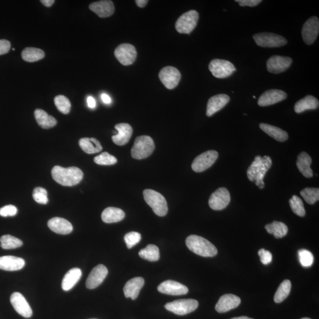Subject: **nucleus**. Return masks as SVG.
Listing matches in <instances>:
<instances>
[{
	"label": "nucleus",
	"mask_w": 319,
	"mask_h": 319,
	"mask_svg": "<svg viewBox=\"0 0 319 319\" xmlns=\"http://www.w3.org/2000/svg\"><path fill=\"white\" fill-rule=\"evenodd\" d=\"M271 165L272 161L270 157L265 155L262 157L260 155H257L248 169V180L251 182L255 181L256 185L259 187V189H263L265 186L264 178Z\"/></svg>",
	"instance_id": "1"
},
{
	"label": "nucleus",
	"mask_w": 319,
	"mask_h": 319,
	"mask_svg": "<svg viewBox=\"0 0 319 319\" xmlns=\"http://www.w3.org/2000/svg\"><path fill=\"white\" fill-rule=\"evenodd\" d=\"M52 176L57 184L64 186H73L79 184L83 180L84 173L76 167L64 168L56 166L52 170Z\"/></svg>",
	"instance_id": "2"
},
{
	"label": "nucleus",
	"mask_w": 319,
	"mask_h": 319,
	"mask_svg": "<svg viewBox=\"0 0 319 319\" xmlns=\"http://www.w3.org/2000/svg\"><path fill=\"white\" fill-rule=\"evenodd\" d=\"M186 246L196 254L204 257H212L217 254L216 248L203 237L191 235L186 240Z\"/></svg>",
	"instance_id": "3"
},
{
	"label": "nucleus",
	"mask_w": 319,
	"mask_h": 319,
	"mask_svg": "<svg viewBox=\"0 0 319 319\" xmlns=\"http://www.w3.org/2000/svg\"><path fill=\"white\" fill-rule=\"evenodd\" d=\"M144 199L152 208L153 212L159 216H164L168 212V206L165 197L162 194L151 189L143 191Z\"/></svg>",
	"instance_id": "4"
},
{
	"label": "nucleus",
	"mask_w": 319,
	"mask_h": 319,
	"mask_svg": "<svg viewBox=\"0 0 319 319\" xmlns=\"http://www.w3.org/2000/svg\"><path fill=\"white\" fill-rule=\"evenodd\" d=\"M155 149L153 139L148 135L136 138L131 149V155L135 159L146 158L153 153Z\"/></svg>",
	"instance_id": "5"
},
{
	"label": "nucleus",
	"mask_w": 319,
	"mask_h": 319,
	"mask_svg": "<svg viewBox=\"0 0 319 319\" xmlns=\"http://www.w3.org/2000/svg\"><path fill=\"white\" fill-rule=\"evenodd\" d=\"M198 306L199 303L196 300L181 299L167 303L165 308L174 314L184 316L194 312Z\"/></svg>",
	"instance_id": "6"
},
{
	"label": "nucleus",
	"mask_w": 319,
	"mask_h": 319,
	"mask_svg": "<svg viewBox=\"0 0 319 319\" xmlns=\"http://www.w3.org/2000/svg\"><path fill=\"white\" fill-rule=\"evenodd\" d=\"M199 13L195 10H190L182 14L175 24L177 32L182 34H190L195 28Z\"/></svg>",
	"instance_id": "7"
},
{
	"label": "nucleus",
	"mask_w": 319,
	"mask_h": 319,
	"mask_svg": "<svg viewBox=\"0 0 319 319\" xmlns=\"http://www.w3.org/2000/svg\"><path fill=\"white\" fill-rule=\"evenodd\" d=\"M209 69L212 75L219 79L227 78L236 71L231 62L223 59H213L210 62Z\"/></svg>",
	"instance_id": "8"
},
{
	"label": "nucleus",
	"mask_w": 319,
	"mask_h": 319,
	"mask_svg": "<svg viewBox=\"0 0 319 319\" xmlns=\"http://www.w3.org/2000/svg\"><path fill=\"white\" fill-rule=\"evenodd\" d=\"M253 38L256 45L263 48H278L287 44V41L285 37L271 33L256 34Z\"/></svg>",
	"instance_id": "9"
},
{
	"label": "nucleus",
	"mask_w": 319,
	"mask_h": 319,
	"mask_svg": "<svg viewBox=\"0 0 319 319\" xmlns=\"http://www.w3.org/2000/svg\"><path fill=\"white\" fill-rule=\"evenodd\" d=\"M217 157H218V153L216 151H206L194 158L192 164V169L194 172L197 173L204 172L215 163Z\"/></svg>",
	"instance_id": "10"
},
{
	"label": "nucleus",
	"mask_w": 319,
	"mask_h": 319,
	"mask_svg": "<svg viewBox=\"0 0 319 319\" xmlns=\"http://www.w3.org/2000/svg\"><path fill=\"white\" fill-rule=\"evenodd\" d=\"M137 54L135 47L128 44L119 45L114 52L116 59L124 66L133 64L137 57Z\"/></svg>",
	"instance_id": "11"
},
{
	"label": "nucleus",
	"mask_w": 319,
	"mask_h": 319,
	"mask_svg": "<svg viewBox=\"0 0 319 319\" xmlns=\"http://www.w3.org/2000/svg\"><path fill=\"white\" fill-rule=\"evenodd\" d=\"M160 80L166 88L173 89L176 88L181 79V73L178 70L173 67L163 68L158 74Z\"/></svg>",
	"instance_id": "12"
},
{
	"label": "nucleus",
	"mask_w": 319,
	"mask_h": 319,
	"mask_svg": "<svg viewBox=\"0 0 319 319\" xmlns=\"http://www.w3.org/2000/svg\"><path fill=\"white\" fill-rule=\"evenodd\" d=\"M231 201V195L228 190L220 188L214 192L209 200L210 208L215 211H221L227 207Z\"/></svg>",
	"instance_id": "13"
},
{
	"label": "nucleus",
	"mask_w": 319,
	"mask_h": 319,
	"mask_svg": "<svg viewBox=\"0 0 319 319\" xmlns=\"http://www.w3.org/2000/svg\"><path fill=\"white\" fill-rule=\"evenodd\" d=\"M319 32V21L317 17H310L303 26L302 34L303 41L307 45L313 44Z\"/></svg>",
	"instance_id": "14"
},
{
	"label": "nucleus",
	"mask_w": 319,
	"mask_h": 319,
	"mask_svg": "<svg viewBox=\"0 0 319 319\" xmlns=\"http://www.w3.org/2000/svg\"><path fill=\"white\" fill-rule=\"evenodd\" d=\"M293 60L289 57L275 55L272 56L267 62L268 71L274 74H278L289 69Z\"/></svg>",
	"instance_id": "15"
},
{
	"label": "nucleus",
	"mask_w": 319,
	"mask_h": 319,
	"mask_svg": "<svg viewBox=\"0 0 319 319\" xmlns=\"http://www.w3.org/2000/svg\"><path fill=\"white\" fill-rule=\"evenodd\" d=\"M10 302L15 310L21 316L26 318L32 317V309L21 293L14 292L11 294Z\"/></svg>",
	"instance_id": "16"
},
{
	"label": "nucleus",
	"mask_w": 319,
	"mask_h": 319,
	"mask_svg": "<svg viewBox=\"0 0 319 319\" xmlns=\"http://www.w3.org/2000/svg\"><path fill=\"white\" fill-rule=\"evenodd\" d=\"M287 93L279 89H270L260 96L258 104L260 107H267L281 102L286 99Z\"/></svg>",
	"instance_id": "17"
},
{
	"label": "nucleus",
	"mask_w": 319,
	"mask_h": 319,
	"mask_svg": "<svg viewBox=\"0 0 319 319\" xmlns=\"http://www.w3.org/2000/svg\"><path fill=\"white\" fill-rule=\"evenodd\" d=\"M107 268L99 264L96 266L89 274L86 282V286L89 289H94L104 282L108 275Z\"/></svg>",
	"instance_id": "18"
},
{
	"label": "nucleus",
	"mask_w": 319,
	"mask_h": 319,
	"mask_svg": "<svg viewBox=\"0 0 319 319\" xmlns=\"http://www.w3.org/2000/svg\"><path fill=\"white\" fill-rule=\"evenodd\" d=\"M157 289L159 292L172 295H185L189 291L188 287L174 280H167L162 283Z\"/></svg>",
	"instance_id": "19"
},
{
	"label": "nucleus",
	"mask_w": 319,
	"mask_h": 319,
	"mask_svg": "<svg viewBox=\"0 0 319 319\" xmlns=\"http://www.w3.org/2000/svg\"><path fill=\"white\" fill-rule=\"evenodd\" d=\"M241 303L239 297L232 294H227L221 296L215 306V309L220 313H226L236 308Z\"/></svg>",
	"instance_id": "20"
},
{
	"label": "nucleus",
	"mask_w": 319,
	"mask_h": 319,
	"mask_svg": "<svg viewBox=\"0 0 319 319\" xmlns=\"http://www.w3.org/2000/svg\"><path fill=\"white\" fill-rule=\"evenodd\" d=\"M115 128L118 131V134L112 136V141L118 146L126 145L129 142L133 134V128L130 124L120 123L116 124Z\"/></svg>",
	"instance_id": "21"
},
{
	"label": "nucleus",
	"mask_w": 319,
	"mask_h": 319,
	"mask_svg": "<svg viewBox=\"0 0 319 319\" xmlns=\"http://www.w3.org/2000/svg\"><path fill=\"white\" fill-rule=\"evenodd\" d=\"M89 8L101 18L110 17L114 14L115 11L114 3L110 0L92 3Z\"/></svg>",
	"instance_id": "22"
},
{
	"label": "nucleus",
	"mask_w": 319,
	"mask_h": 319,
	"mask_svg": "<svg viewBox=\"0 0 319 319\" xmlns=\"http://www.w3.org/2000/svg\"><path fill=\"white\" fill-rule=\"evenodd\" d=\"M230 98L226 94H218L212 96L208 101L206 115L211 116L218 112L229 102Z\"/></svg>",
	"instance_id": "23"
},
{
	"label": "nucleus",
	"mask_w": 319,
	"mask_h": 319,
	"mask_svg": "<svg viewBox=\"0 0 319 319\" xmlns=\"http://www.w3.org/2000/svg\"><path fill=\"white\" fill-rule=\"evenodd\" d=\"M48 227L51 230L61 235H67L73 231V226L70 222L62 217H54L50 220L48 223Z\"/></svg>",
	"instance_id": "24"
},
{
	"label": "nucleus",
	"mask_w": 319,
	"mask_h": 319,
	"mask_svg": "<svg viewBox=\"0 0 319 319\" xmlns=\"http://www.w3.org/2000/svg\"><path fill=\"white\" fill-rule=\"evenodd\" d=\"M25 261L14 256H3L0 257V269L14 271L22 269L25 266Z\"/></svg>",
	"instance_id": "25"
},
{
	"label": "nucleus",
	"mask_w": 319,
	"mask_h": 319,
	"mask_svg": "<svg viewBox=\"0 0 319 319\" xmlns=\"http://www.w3.org/2000/svg\"><path fill=\"white\" fill-rule=\"evenodd\" d=\"M145 285V280L142 277H135L128 281L124 287L126 297L135 300L138 296L139 291Z\"/></svg>",
	"instance_id": "26"
},
{
	"label": "nucleus",
	"mask_w": 319,
	"mask_h": 319,
	"mask_svg": "<svg viewBox=\"0 0 319 319\" xmlns=\"http://www.w3.org/2000/svg\"><path fill=\"white\" fill-rule=\"evenodd\" d=\"M82 271L78 268H73L65 274L62 283V288L65 291L71 290L79 281L82 277Z\"/></svg>",
	"instance_id": "27"
},
{
	"label": "nucleus",
	"mask_w": 319,
	"mask_h": 319,
	"mask_svg": "<svg viewBox=\"0 0 319 319\" xmlns=\"http://www.w3.org/2000/svg\"><path fill=\"white\" fill-rule=\"evenodd\" d=\"M312 163V158L306 152H302L298 155L296 165L300 172L306 178H311L313 176V170L310 167Z\"/></svg>",
	"instance_id": "28"
},
{
	"label": "nucleus",
	"mask_w": 319,
	"mask_h": 319,
	"mask_svg": "<svg viewBox=\"0 0 319 319\" xmlns=\"http://www.w3.org/2000/svg\"><path fill=\"white\" fill-rule=\"evenodd\" d=\"M125 215V213L123 210L117 208L109 207L103 212L101 218L105 223H115L122 221Z\"/></svg>",
	"instance_id": "29"
},
{
	"label": "nucleus",
	"mask_w": 319,
	"mask_h": 319,
	"mask_svg": "<svg viewBox=\"0 0 319 319\" xmlns=\"http://www.w3.org/2000/svg\"><path fill=\"white\" fill-rule=\"evenodd\" d=\"M34 116L38 125L44 129H49L57 124V120L53 116L48 115L46 111L41 109L35 110Z\"/></svg>",
	"instance_id": "30"
},
{
	"label": "nucleus",
	"mask_w": 319,
	"mask_h": 319,
	"mask_svg": "<svg viewBox=\"0 0 319 319\" xmlns=\"http://www.w3.org/2000/svg\"><path fill=\"white\" fill-rule=\"evenodd\" d=\"M318 101L312 95H307L296 103L294 106V111L300 114L306 110H316L318 107Z\"/></svg>",
	"instance_id": "31"
},
{
	"label": "nucleus",
	"mask_w": 319,
	"mask_h": 319,
	"mask_svg": "<svg viewBox=\"0 0 319 319\" xmlns=\"http://www.w3.org/2000/svg\"><path fill=\"white\" fill-rule=\"evenodd\" d=\"M260 128L266 134L278 142H285L289 138V135L286 131L282 130L281 128L270 125V124H260Z\"/></svg>",
	"instance_id": "32"
},
{
	"label": "nucleus",
	"mask_w": 319,
	"mask_h": 319,
	"mask_svg": "<svg viewBox=\"0 0 319 319\" xmlns=\"http://www.w3.org/2000/svg\"><path fill=\"white\" fill-rule=\"evenodd\" d=\"M79 145L82 150L89 154L99 153L103 150L100 142L95 138H81Z\"/></svg>",
	"instance_id": "33"
},
{
	"label": "nucleus",
	"mask_w": 319,
	"mask_h": 319,
	"mask_svg": "<svg viewBox=\"0 0 319 319\" xmlns=\"http://www.w3.org/2000/svg\"><path fill=\"white\" fill-rule=\"evenodd\" d=\"M265 228L268 233L273 234L276 238H283L288 232L287 225L282 222L274 221L273 223L267 225Z\"/></svg>",
	"instance_id": "34"
},
{
	"label": "nucleus",
	"mask_w": 319,
	"mask_h": 319,
	"mask_svg": "<svg viewBox=\"0 0 319 319\" xmlns=\"http://www.w3.org/2000/svg\"><path fill=\"white\" fill-rule=\"evenodd\" d=\"M45 52L42 49L35 48H27L23 50V59L28 62H34L44 58Z\"/></svg>",
	"instance_id": "35"
},
{
	"label": "nucleus",
	"mask_w": 319,
	"mask_h": 319,
	"mask_svg": "<svg viewBox=\"0 0 319 319\" xmlns=\"http://www.w3.org/2000/svg\"><path fill=\"white\" fill-rule=\"evenodd\" d=\"M140 257L149 262H157L160 259L159 249L156 246L153 244L148 246L139 252Z\"/></svg>",
	"instance_id": "36"
},
{
	"label": "nucleus",
	"mask_w": 319,
	"mask_h": 319,
	"mask_svg": "<svg viewBox=\"0 0 319 319\" xmlns=\"http://www.w3.org/2000/svg\"><path fill=\"white\" fill-rule=\"evenodd\" d=\"M291 289V283L289 280H286L281 283L274 295V301L280 303L289 296Z\"/></svg>",
	"instance_id": "37"
},
{
	"label": "nucleus",
	"mask_w": 319,
	"mask_h": 319,
	"mask_svg": "<svg viewBox=\"0 0 319 319\" xmlns=\"http://www.w3.org/2000/svg\"><path fill=\"white\" fill-rule=\"evenodd\" d=\"M1 247L5 250H11L21 247L23 246V242L20 239L15 238L10 235H3L0 238Z\"/></svg>",
	"instance_id": "38"
},
{
	"label": "nucleus",
	"mask_w": 319,
	"mask_h": 319,
	"mask_svg": "<svg viewBox=\"0 0 319 319\" xmlns=\"http://www.w3.org/2000/svg\"><path fill=\"white\" fill-rule=\"evenodd\" d=\"M301 196L307 204L313 205L319 200V189L314 188H306L302 190Z\"/></svg>",
	"instance_id": "39"
},
{
	"label": "nucleus",
	"mask_w": 319,
	"mask_h": 319,
	"mask_svg": "<svg viewBox=\"0 0 319 319\" xmlns=\"http://www.w3.org/2000/svg\"><path fill=\"white\" fill-rule=\"evenodd\" d=\"M57 110L62 114H68L71 110V104L70 101L64 95H58L54 99Z\"/></svg>",
	"instance_id": "40"
},
{
	"label": "nucleus",
	"mask_w": 319,
	"mask_h": 319,
	"mask_svg": "<svg viewBox=\"0 0 319 319\" xmlns=\"http://www.w3.org/2000/svg\"><path fill=\"white\" fill-rule=\"evenodd\" d=\"M289 204L291 210L293 212L296 214L297 215L303 217L306 215V211L303 205V201L297 196L294 195L292 198L290 200Z\"/></svg>",
	"instance_id": "41"
},
{
	"label": "nucleus",
	"mask_w": 319,
	"mask_h": 319,
	"mask_svg": "<svg viewBox=\"0 0 319 319\" xmlns=\"http://www.w3.org/2000/svg\"><path fill=\"white\" fill-rule=\"evenodd\" d=\"M94 162L99 165L110 166L116 164L117 159L107 152H104L94 158Z\"/></svg>",
	"instance_id": "42"
},
{
	"label": "nucleus",
	"mask_w": 319,
	"mask_h": 319,
	"mask_svg": "<svg viewBox=\"0 0 319 319\" xmlns=\"http://www.w3.org/2000/svg\"><path fill=\"white\" fill-rule=\"evenodd\" d=\"M33 197L38 204L46 205L48 203V192L41 187H37L34 189Z\"/></svg>",
	"instance_id": "43"
},
{
	"label": "nucleus",
	"mask_w": 319,
	"mask_h": 319,
	"mask_svg": "<svg viewBox=\"0 0 319 319\" xmlns=\"http://www.w3.org/2000/svg\"><path fill=\"white\" fill-rule=\"evenodd\" d=\"M298 257L302 266L304 267H310L312 266L314 261L312 253L306 250L298 251Z\"/></svg>",
	"instance_id": "44"
},
{
	"label": "nucleus",
	"mask_w": 319,
	"mask_h": 319,
	"mask_svg": "<svg viewBox=\"0 0 319 319\" xmlns=\"http://www.w3.org/2000/svg\"><path fill=\"white\" fill-rule=\"evenodd\" d=\"M142 240V235L137 232H131L127 233L124 236V241L128 249L133 248Z\"/></svg>",
	"instance_id": "45"
},
{
	"label": "nucleus",
	"mask_w": 319,
	"mask_h": 319,
	"mask_svg": "<svg viewBox=\"0 0 319 319\" xmlns=\"http://www.w3.org/2000/svg\"><path fill=\"white\" fill-rule=\"evenodd\" d=\"M17 213V208L14 205H6L0 209V216H14Z\"/></svg>",
	"instance_id": "46"
},
{
	"label": "nucleus",
	"mask_w": 319,
	"mask_h": 319,
	"mask_svg": "<svg viewBox=\"0 0 319 319\" xmlns=\"http://www.w3.org/2000/svg\"><path fill=\"white\" fill-rule=\"evenodd\" d=\"M258 255L260 257V260L264 265H267L269 264L273 259V255L270 251L264 250V249H261L258 251Z\"/></svg>",
	"instance_id": "47"
},
{
	"label": "nucleus",
	"mask_w": 319,
	"mask_h": 319,
	"mask_svg": "<svg viewBox=\"0 0 319 319\" xmlns=\"http://www.w3.org/2000/svg\"><path fill=\"white\" fill-rule=\"evenodd\" d=\"M235 2L242 7H255L262 2V0H236Z\"/></svg>",
	"instance_id": "48"
},
{
	"label": "nucleus",
	"mask_w": 319,
	"mask_h": 319,
	"mask_svg": "<svg viewBox=\"0 0 319 319\" xmlns=\"http://www.w3.org/2000/svg\"><path fill=\"white\" fill-rule=\"evenodd\" d=\"M11 49V44L9 41L3 39L0 40V55L7 53Z\"/></svg>",
	"instance_id": "49"
},
{
	"label": "nucleus",
	"mask_w": 319,
	"mask_h": 319,
	"mask_svg": "<svg viewBox=\"0 0 319 319\" xmlns=\"http://www.w3.org/2000/svg\"><path fill=\"white\" fill-rule=\"evenodd\" d=\"M87 104L89 108H95L96 107V101L92 96H88L87 98Z\"/></svg>",
	"instance_id": "50"
},
{
	"label": "nucleus",
	"mask_w": 319,
	"mask_h": 319,
	"mask_svg": "<svg viewBox=\"0 0 319 319\" xmlns=\"http://www.w3.org/2000/svg\"><path fill=\"white\" fill-rule=\"evenodd\" d=\"M101 99H102L104 103L106 104H109L111 103V99L110 96H109L106 93H103L102 95H101Z\"/></svg>",
	"instance_id": "51"
},
{
	"label": "nucleus",
	"mask_w": 319,
	"mask_h": 319,
	"mask_svg": "<svg viewBox=\"0 0 319 319\" xmlns=\"http://www.w3.org/2000/svg\"><path fill=\"white\" fill-rule=\"evenodd\" d=\"M135 3L136 5L139 7L143 8L147 5L149 1H147V0H137V1H135Z\"/></svg>",
	"instance_id": "52"
},
{
	"label": "nucleus",
	"mask_w": 319,
	"mask_h": 319,
	"mask_svg": "<svg viewBox=\"0 0 319 319\" xmlns=\"http://www.w3.org/2000/svg\"><path fill=\"white\" fill-rule=\"evenodd\" d=\"M41 2L47 7H51L54 2V0H42Z\"/></svg>",
	"instance_id": "53"
},
{
	"label": "nucleus",
	"mask_w": 319,
	"mask_h": 319,
	"mask_svg": "<svg viewBox=\"0 0 319 319\" xmlns=\"http://www.w3.org/2000/svg\"><path fill=\"white\" fill-rule=\"evenodd\" d=\"M231 319H253V318L248 317L247 316H240V317H233V318H232Z\"/></svg>",
	"instance_id": "54"
},
{
	"label": "nucleus",
	"mask_w": 319,
	"mask_h": 319,
	"mask_svg": "<svg viewBox=\"0 0 319 319\" xmlns=\"http://www.w3.org/2000/svg\"><path fill=\"white\" fill-rule=\"evenodd\" d=\"M301 319H311V318H308V317H304V318H302Z\"/></svg>",
	"instance_id": "55"
},
{
	"label": "nucleus",
	"mask_w": 319,
	"mask_h": 319,
	"mask_svg": "<svg viewBox=\"0 0 319 319\" xmlns=\"http://www.w3.org/2000/svg\"><path fill=\"white\" fill-rule=\"evenodd\" d=\"M253 98L255 99V98H256V97H255V96H253Z\"/></svg>",
	"instance_id": "56"
}]
</instances>
